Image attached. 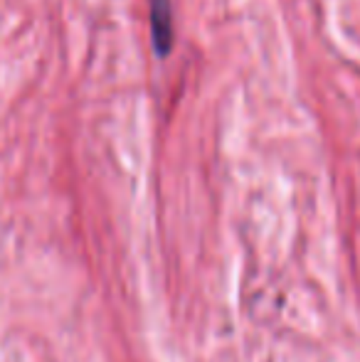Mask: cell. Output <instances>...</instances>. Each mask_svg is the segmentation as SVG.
<instances>
[{
  "mask_svg": "<svg viewBox=\"0 0 360 362\" xmlns=\"http://www.w3.org/2000/svg\"><path fill=\"white\" fill-rule=\"evenodd\" d=\"M151 35L158 57H166L173 49V5L170 0H151Z\"/></svg>",
  "mask_w": 360,
  "mask_h": 362,
  "instance_id": "obj_1",
  "label": "cell"
}]
</instances>
